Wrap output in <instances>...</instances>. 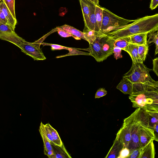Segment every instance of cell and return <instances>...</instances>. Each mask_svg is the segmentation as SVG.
Segmentation results:
<instances>
[{
	"instance_id": "25",
	"label": "cell",
	"mask_w": 158,
	"mask_h": 158,
	"mask_svg": "<svg viewBox=\"0 0 158 158\" xmlns=\"http://www.w3.org/2000/svg\"><path fill=\"white\" fill-rule=\"evenodd\" d=\"M130 43V36L127 37L115 40L114 43V47H119L122 50H123Z\"/></svg>"
},
{
	"instance_id": "1",
	"label": "cell",
	"mask_w": 158,
	"mask_h": 158,
	"mask_svg": "<svg viewBox=\"0 0 158 158\" xmlns=\"http://www.w3.org/2000/svg\"><path fill=\"white\" fill-rule=\"evenodd\" d=\"M158 31V14L146 16L135 20L130 24L116 28L104 33L115 40L142 33Z\"/></svg>"
},
{
	"instance_id": "23",
	"label": "cell",
	"mask_w": 158,
	"mask_h": 158,
	"mask_svg": "<svg viewBox=\"0 0 158 158\" xmlns=\"http://www.w3.org/2000/svg\"><path fill=\"white\" fill-rule=\"evenodd\" d=\"M94 13L98 27L101 31L103 16V8L95 5Z\"/></svg>"
},
{
	"instance_id": "42",
	"label": "cell",
	"mask_w": 158,
	"mask_h": 158,
	"mask_svg": "<svg viewBox=\"0 0 158 158\" xmlns=\"http://www.w3.org/2000/svg\"><path fill=\"white\" fill-rule=\"evenodd\" d=\"M95 5L99 6V0H88Z\"/></svg>"
},
{
	"instance_id": "37",
	"label": "cell",
	"mask_w": 158,
	"mask_h": 158,
	"mask_svg": "<svg viewBox=\"0 0 158 158\" xmlns=\"http://www.w3.org/2000/svg\"><path fill=\"white\" fill-rule=\"evenodd\" d=\"M107 94V91L104 88H100L97 91L95 95V98H99L105 96Z\"/></svg>"
},
{
	"instance_id": "38",
	"label": "cell",
	"mask_w": 158,
	"mask_h": 158,
	"mask_svg": "<svg viewBox=\"0 0 158 158\" xmlns=\"http://www.w3.org/2000/svg\"><path fill=\"white\" fill-rule=\"evenodd\" d=\"M153 67L152 71L158 76V58L156 57L153 60Z\"/></svg>"
},
{
	"instance_id": "31",
	"label": "cell",
	"mask_w": 158,
	"mask_h": 158,
	"mask_svg": "<svg viewBox=\"0 0 158 158\" xmlns=\"http://www.w3.org/2000/svg\"><path fill=\"white\" fill-rule=\"evenodd\" d=\"M76 48H70L68 50L69 52L68 54H67L64 55L57 56L56 57V58H59L62 57L70 55H84L90 56L89 53L77 51L76 50Z\"/></svg>"
},
{
	"instance_id": "30",
	"label": "cell",
	"mask_w": 158,
	"mask_h": 158,
	"mask_svg": "<svg viewBox=\"0 0 158 158\" xmlns=\"http://www.w3.org/2000/svg\"><path fill=\"white\" fill-rule=\"evenodd\" d=\"M40 127L41 128L45 135L50 141L51 143L55 144V142L52 138L51 134L45 124H44L42 122H41Z\"/></svg>"
},
{
	"instance_id": "43",
	"label": "cell",
	"mask_w": 158,
	"mask_h": 158,
	"mask_svg": "<svg viewBox=\"0 0 158 158\" xmlns=\"http://www.w3.org/2000/svg\"><path fill=\"white\" fill-rule=\"evenodd\" d=\"M1 0H0V2L1 1Z\"/></svg>"
},
{
	"instance_id": "10",
	"label": "cell",
	"mask_w": 158,
	"mask_h": 158,
	"mask_svg": "<svg viewBox=\"0 0 158 158\" xmlns=\"http://www.w3.org/2000/svg\"><path fill=\"white\" fill-rule=\"evenodd\" d=\"M131 115L124 120L121 127L118 132L116 135L120 139L124 147L128 148L131 140Z\"/></svg>"
},
{
	"instance_id": "2",
	"label": "cell",
	"mask_w": 158,
	"mask_h": 158,
	"mask_svg": "<svg viewBox=\"0 0 158 158\" xmlns=\"http://www.w3.org/2000/svg\"><path fill=\"white\" fill-rule=\"evenodd\" d=\"M151 70L143 63L132 62L129 70L123 76L132 84V94L146 90H158V81L154 80L150 75Z\"/></svg>"
},
{
	"instance_id": "35",
	"label": "cell",
	"mask_w": 158,
	"mask_h": 158,
	"mask_svg": "<svg viewBox=\"0 0 158 158\" xmlns=\"http://www.w3.org/2000/svg\"><path fill=\"white\" fill-rule=\"evenodd\" d=\"M122 49L117 47H114L113 49V53L114 58L116 60L123 57L121 54Z\"/></svg>"
},
{
	"instance_id": "11",
	"label": "cell",
	"mask_w": 158,
	"mask_h": 158,
	"mask_svg": "<svg viewBox=\"0 0 158 158\" xmlns=\"http://www.w3.org/2000/svg\"><path fill=\"white\" fill-rule=\"evenodd\" d=\"M87 0L90 10L89 20L87 28L84 29L83 30H91L97 32H101L98 27L95 18L94 13L95 6V5L89 0Z\"/></svg>"
},
{
	"instance_id": "24",
	"label": "cell",
	"mask_w": 158,
	"mask_h": 158,
	"mask_svg": "<svg viewBox=\"0 0 158 158\" xmlns=\"http://www.w3.org/2000/svg\"><path fill=\"white\" fill-rule=\"evenodd\" d=\"M84 36L85 40L89 44H92L95 39L97 35L100 32H97L91 30H87L83 31Z\"/></svg>"
},
{
	"instance_id": "13",
	"label": "cell",
	"mask_w": 158,
	"mask_h": 158,
	"mask_svg": "<svg viewBox=\"0 0 158 158\" xmlns=\"http://www.w3.org/2000/svg\"><path fill=\"white\" fill-rule=\"evenodd\" d=\"M154 140L142 148L139 158H154L156 154Z\"/></svg>"
},
{
	"instance_id": "17",
	"label": "cell",
	"mask_w": 158,
	"mask_h": 158,
	"mask_svg": "<svg viewBox=\"0 0 158 158\" xmlns=\"http://www.w3.org/2000/svg\"><path fill=\"white\" fill-rule=\"evenodd\" d=\"M138 45H137L130 43L123 50L129 54L133 63H143L139 58L138 52Z\"/></svg>"
},
{
	"instance_id": "14",
	"label": "cell",
	"mask_w": 158,
	"mask_h": 158,
	"mask_svg": "<svg viewBox=\"0 0 158 158\" xmlns=\"http://www.w3.org/2000/svg\"><path fill=\"white\" fill-rule=\"evenodd\" d=\"M53 154L50 158H71L63 144L59 146L51 143Z\"/></svg>"
},
{
	"instance_id": "27",
	"label": "cell",
	"mask_w": 158,
	"mask_h": 158,
	"mask_svg": "<svg viewBox=\"0 0 158 158\" xmlns=\"http://www.w3.org/2000/svg\"><path fill=\"white\" fill-rule=\"evenodd\" d=\"M149 39L147 44H150L154 43L156 45V50L155 55H156L158 53V31L152 32L148 34Z\"/></svg>"
},
{
	"instance_id": "21",
	"label": "cell",
	"mask_w": 158,
	"mask_h": 158,
	"mask_svg": "<svg viewBox=\"0 0 158 158\" xmlns=\"http://www.w3.org/2000/svg\"><path fill=\"white\" fill-rule=\"evenodd\" d=\"M146 112L148 115L149 127L152 129L155 125L158 124V111Z\"/></svg>"
},
{
	"instance_id": "3",
	"label": "cell",
	"mask_w": 158,
	"mask_h": 158,
	"mask_svg": "<svg viewBox=\"0 0 158 158\" xmlns=\"http://www.w3.org/2000/svg\"><path fill=\"white\" fill-rule=\"evenodd\" d=\"M115 40L102 32L97 35L93 43L89 44L88 51L90 56L98 62L106 60L113 54Z\"/></svg>"
},
{
	"instance_id": "15",
	"label": "cell",
	"mask_w": 158,
	"mask_h": 158,
	"mask_svg": "<svg viewBox=\"0 0 158 158\" xmlns=\"http://www.w3.org/2000/svg\"><path fill=\"white\" fill-rule=\"evenodd\" d=\"M0 8L7 20L9 27L13 31H15L17 23V20L14 18L9 10L2 1L0 2Z\"/></svg>"
},
{
	"instance_id": "40",
	"label": "cell",
	"mask_w": 158,
	"mask_h": 158,
	"mask_svg": "<svg viewBox=\"0 0 158 158\" xmlns=\"http://www.w3.org/2000/svg\"><path fill=\"white\" fill-rule=\"evenodd\" d=\"M158 5V0H151L150 5V8L151 10L156 9Z\"/></svg>"
},
{
	"instance_id": "34",
	"label": "cell",
	"mask_w": 158,
	"mask_h": 158,
	"mask_svg": "<svg viewBox=\"0 0 158 158\" xmlns=\"http://www.w3.org/2000/svg\"><path fill=\"white\" fill-rule=\"evenodd\" d=\"M130 153V150L127 147H124L121 150L117 158H127Z\"/></svg>"
},
{
	"instance_id": "12",
	"label": "cell",
	"mask_w": 158,
	"mask_h": 158,
	"mask_svg": "<svg viewBox=\"0 0 158 158\" xmlns=\"http://www.w3.org/2000/svg\"><path fill=\"white\" fill-rule=\"evenodd\" d=\"M124 147L123 144L120 139L116 135L112 146L105 158H117L120 151Z\"/></svg>"
},
{
	"instance_id": "32",
	"label": "cell",
	"mask_w": 158,
	"mask_h": 158,
	"mask_svg": "<svg viewBox=\"0 0 158 158\" xmlns=\"http://www.w3.org/2000/svg\"><path fill=\"white\" fill-rule=\"evenodd\" d=\"M43 46H50L51 47V50H56L67 49L68 50L70 48L67 47L59 45L50 44L45 43H43L41 44Z\"/></svg>"
},
{
	"instance_id": "26",
	"label": "cell",
	"mask_w": 158,
	"mask_h": 158,
	"mask_svg": "<svg viewBox=\"0 0 158 158\" xmlns=\"http://www.w3.org/2000/svg\"><path fill=\"white\" fill-rule=\"evenodd\" d=\"M148 51V44L145 45H138V54L139 59L142 62L145 60Z\"/></svg>"
},
{
	"instance_id": "16",
	"label": "cell",
	"mask_w": 158,
	"mask_h": 158,
	"mask_svg": "<svg viewBox=\"0 0 158 158\" xmlns=\"http://www.w3.org/2000/svg\"><path fill=\"white\" fill-rule=\"evenodd\" d=\"M116 88L124 94H132L133 85L128 79L123 77L122 79L116 87Z\"/></svg>"
},
{
	"instance_id": "18",
	"label": "cell",
	"mask_w": 158,
	"mask_h": 158,
	"mask_svg": "<svg viewBox=\"0 0 158 158\" xmlns=\"http://www.w3.org/2000/svg\"><path fill=\"white\" fill-rule=\"evenodd\" d=\"M81 6L85 23L84 29L87 27L89 20V8L87 0H79Z\"/></svg>"
},
{
	"instance_id": "39",
	"label": "cell",
	"mask_w": 158,
	"mask_h": 158,
	"mask_svg": "<svg viewBox=\"0 0 158 158\" xmlns=\"http://www.w3.org/2000/svg\"><path fill=\"white\" fill-rule=\"evenodd\" d=\"M0 23L9 25L4 13L0 8Z\"/></svg>"
},
{
	"instance_id": "9",
	"label": "cell",
	"mask_w": 158,
	"mask_h": 158,
	"mask_svg": "<svg viewBox=\"0 0 158 158\" xmlns=\"http://www.w3.org/2000/svg\"><path fill=\"white\" fill-rule=\"evenodd\" d=\"M138 136L141 148L152 140L158 141L154 130L149 127L148 123L143 124L140 127L138 131Z\"/></svg>"
},
{
	"instance_id": "36",
	"label": "cell",
	"mask_w": 158,
	"mask_h": 158,
	"mask_svg": "<svg viewBox=\"0 0 158 158\" xmlns=\"http://www.w3.org/2000/svg\"><path fill=\"white\" fill-rule=\"evenodd\" d=\"M57 32L58 34L61 37H67L70 36H72L74 38V36L72 35L67 32L61 28L59 27H57Z\"/></svg>"
},
{
	"instance_id": "6",
	"label": "cell",
	"mask_w": 158,
	"mask_h": 158,
	"mask_svg": "<svg viewBox=\"0 0 158 158\" xmlns=\"http://www.w3.org/2000/svg\"><path fill=\"white\" fill-rule=\"evenodd\" d=\"M102 8L103 16L101 31L103 33L135 21V20L127 19L118 16L106 8Z\"/></svg>"
},
{
	"instance_id": "22",
	"label": "cell",
	"mask_w": 158,
	"mask_h": 158,
	"mask_svg": "<svg viewBox=\"0 0 158 158\" xmlns=\"http://www.w3.org/2000/svg\"><path fill=\"white\" fill-rule=\"evenodd\" d=\"M49 130L56 145L61 146L63 144L57 131L49 123L45 124Z\"/></svg>"
},
{
	"instance_id": "41",
	"label": "cell",
	"mask_w": 158,
	"mask_h": 158,
	"mask_svg": "<svg viewBox=\"0 0 158 158\" xmlns=\"http://www.w3.org/2000/svg\"><path fill=\"white\" fill-rule=\"evenodd\" d=\"M53 154V150L47 152L44 154L45 155L47 156L48 157L50 158V156Z\"/></svg>"
},
{
	"instance_id": "29",
	"label": "cell",
	"mask_w": 158,
	"mask_h": 158,
	"mask_svg": "<svg viewBox=\"0 0 158 158\" xmlns=\"http://www.w3.org/2000/svg\"><path fill=\"white\" fill-rule=\"evenodd\" d=\"M10 11L14 18H16L15 0H2Z\"/></svg>"
},
{
	"instance_id": "28",
	"label": "cell",
	"mask_w": 158,
	"mask_h": 158,
	"mask_svg": "<svg viewBox=\"0 0 158 158\" xmlns=\"http://www.w3.org/2000/svg\"><path fill=\"white\" fill-rule=\"evenodd\" d=\"M39 131L43 140L44 154L48 151L52 150L51 142L44 135L41 127H40Z\"/></svg>"
},
{
	"instance_id": "33",
	"label": "cell",
	"mask_w": 158,
	"mask_h": 158,
	"mask_svg": "<svg viewBox=\"0 0 158 158\" xmlns=\"http://www.w3.org/2000/svg\"><path fill=\"white\" fill-rule=\"evenodd\" d=\"M141 148H136L130 151L127 158H139Z\"/></svg>"
},
{
	"instance_id": "8",
	"label": "cell",
	"mask_w": 158,
	"mask_h": 158,
	"mask_svg": "<svg viewBox=\"0 0 158 158\" xmlns=\"http://www.w3.org/2000/svg\"><path fill=\"white\" fill-rule=\"evenodd\" d=\"M0 39L10 42L16 46L24 40L18 36L8 25L1 23Z\"/></svg>"
},
{
	"instance_id": "19",
	"label": "cell",
	"mask_w": 158,
	"mask_h": 158,
	"mask_svg": "<svg viewBox=\"0 0 158 158\" xmlns=\"http://www.w3.org/2000/svg\"><path fill=\"white\" fill-rule=\"evenodd\" d=\"M59 27L73 35L76 40H80L82 39L85 40L83 32L73 27L65 24Z\"/></svg>"
},
{
	"instance_id": "20",
	"label": "cell",
	"mask_w": 158,
	"mask_h": 158,
	"mask_svg": "<svg viewBox=\"0 0 158 158\" xmlns=\"http://www.w3.org/2000/svg\"><path fill=\"white\" fill-rule=\"evenodd\" d=\"M148 34L146 33H142L130 36L131 43L138 45L147 44Z\"/></svg>"
},
{
	"instance_id": "7",
	"label": "cell",
	"mask_w": 158,
	"mask_h": 158,
	"mask_svg": "<svg viewBox=\"0 0 158 158\" xmlns=\"http://www.w3.org/2000/svg\"><path fill=\"white\" fill-rule=\"evenodd\" d=\"M41 42L39 40L34 43L29 42L24 40L17 46L23 52L31 56L34 60H44L46 58L40 48Z\"/></svg>"
},
{
	"instance_id": "5",
	"label": "cell",
	"mask_w": 158,
	"mask_h": 158,
	"mask_svg": "<svg viewBox=\"0 0 158 158\" xmlns=\"http://www.w3.org/2000/svg\"><path fill=\"white\" fill-rule=\"evenodd\" d=\"M131 115V140L128 148L130 152L135 149L141 148L138 136V131L143 124L148 123L147 112L140 108H137Z\"/></svg>"
},
{
	"instance_id": "4",
	"label": "cell",
	"mask_w": 158,
	"mask_h": 158,
	"mask_svg": "<svg viewBox=\"0 0 158 158\" xmlns=\"http://www.w3.org/2000/svg\"><path fill=\"white\" fill-rule=\"evenodd\" d=\"M133 107L145 111H158V90H146L130 95Z\"/></svg>"
}]
</instances>
